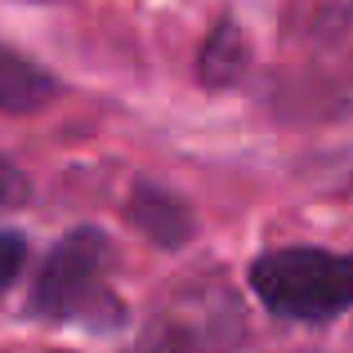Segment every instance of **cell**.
<instances>
[{
	"label": "cell",
	"instance_id": "obj_5",
	"mask_svg": "<svg viewBox=\"0 0 353 353\" xmlns=\"http://www.w3.org/2000/svg\"><path fill=\"white\" fill-rule=\"evenodd\" d=\"M50 94H54V81L36 63H27L23 54L0 45V108L5 112H32V108L50 103Z\"/></svg>",
	"mask_w": 353,
	"mask_h": 353
},
{
	"label": "cell",
	"instance_id": "obj_1",
	"mask_svg": "<svg viewBox=\"0 0 353 353\" xmlns=\"http://www.w3.org/2000/svg\"><path fill=\"white\" fill-rule=\"evenodd\" d=\"M108 268H112V241L99 228L68 233L41 264V277L32 286V313L81 331L125 327V304L108 286Z\"/></svg>",
	"mask_w": 353,
	"mask_h": 353
},
{
	"label": "cell",
	"instance_id": "obj_6",
	"mask_svg": "<svg viewBox=\"0 0 353 353\" xmlns=\"http://www.w3.org/2000/svg\"><path fill=\"white\" fill-rule=\"evenodd\" d=\"M201 81L206 85H233V81L246 72V41L233 23H219L215 32L201 45Z\"/></svg>",
	"mask_w": 353,
	"mask_h": 353
},
{
	"label": "cell",
	"instance_id": "obj_2",
	"mask_svg": "<svg viewBox=\"0 0 353 353\" xmlns=\"http://www.w3.org/2000/svg\"><path fill=\"white\" fill-rule=\"evenodd\" d=\"M250 286L273 318L331 322L353 309V255L322 246H282L250 264Z\"/></svg>",
	"mask_w": 353,
	"mask_h": 353
},
{
	"label": "cell",
	"instance_id": "obj_8",
	"mask_svg": "<svg viewBox=\"0 0 353 353\" xmlns=\"http://www.w3.org/2000/svg\"><path fill=\"white\" fill-rule=\"evenodd\" d=\"M23 259H27V241L18 237V233H0V291L18 277Z\"/></svg>",
	"mask_w": 353,
	"mask_h": 353
},
{
	"label": "cell",
	"instance_id": "obj_4",
	"mask_svg": "<svg viewBox=\"0 0 353 353\" xmlns=\"http://www.w3.org/2000/svg\"><path fill=\"white\" fill-rule=\"evenodd\" d=\"M130 224L148 241H157V246H183L192 233L188 206L161 188H148V183H139L134 197H130Z\"/></svg>",
	"mask_w": 353,
	"mask_h": 353
},
{
	"label": "cell",
	"instance_id": "obj_7",
	"mask_svg": "<svg viewBox=\"0 0 353 353\" xmlns=\"http://www.w3.org/2000/svg\"><path fill=\"white\" fill-rule=\"evenodd\" d=\"M27 201V174L9 157H0V210H18Z\"/></svg>",
	"mask_w": 353,
	"mask_h": 353
},
{
	"label": "cell",
	"instance_id": "obj_3",
	"mask_svg": "<svg viewBox=\"0 0 353 353\" xmlns=\"http://www.w3.org/2000/svg\"><path fill=\"white\" fill-rule=\"evenodd\" d=\"M228 309H210V304H197V309H188V318L183 313L165 309V318L157 322L152 331H148L143 340H139L134 353H219L224 345V336H219V322H224Z\"/></svg>",
	"mask_w": 353,
	"mask_h": 353
}]
</instances>
